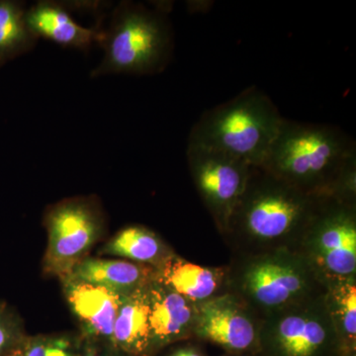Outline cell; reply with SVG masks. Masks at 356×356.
<instances>
[{
    "label": "cell",
    "instance_id": "obj_1",
    "mask_svg": "<svg viewBox=\"0 0 356 356\" xmlns=\"http://www.w3.org/2000/svg\"><path fill=\"white\" fill-rule=\"evenodd\" d=\"M355 142L336 126L283 119L261 166L267 173L312 197H324Z\"/></svg>",
    "mask_w": 356,
    "mask_h": 356
},
{
    "label": "cell",
    "instance_id": "obj_8",
    "mask_svg": "<svg viewBox=\"0 0 356 356\" xmlns=\"http://www.w3.org/2000/svg\"><path fill=\"white\" fill-rule=\"evenodd\" d=\"M243 288L266 309H283L305 295L308 271L297 259L276 254L252 261L243 274Z\"/></svg>",
    "mask_w": 356,
    "mask_h": 356
},
{
    "label": "cell",
    "instance_id": "obj_16",
    "mask_svg": "<svg viewBox=\"0 0 356 356\" xmlns=\"http://www.w3.org/2000/svg\"><path fill=\"white\" fill-rule=\"evenodd\" d=\"M154 280L181 295L188 301H200L212 296L221 284L222 273L170 257L156 268Z\"/></svg>",
    "mask_w": 356,
    "mask_h": 356
},
{
    "label": "cell",
    "instance_id": "obj_7",
    "mask_svg": "<svg viewBox=\"0 0 356 356\" xmlns=\"http://www.w3.org/2000/svg\"><path fill=\"white\" fill-rule=\"evenodd\" d=\"M186 156L204 202L219 224L229 227L247 189L252 166L212 149L189 145Z\"/></svg>",
    "mask_w": 356,
    "mask_h": 356
},
{
    "label": "cell",
    "instance_id": "obj_13",
    "mask_svg": "<svg viewBox=\"0 0 356 356\" xmlns=\"http://www.w3.org/2000/svg\"><path fill=\"white\" fill-rule=\"evenodd\" d=\"M156 268L121 259L86 257L69 276L74 280L127 295L147 286L154 280Z\"/></svg>",
    "mask_w": 356,
    "mask_h": 356
},
{
    "label": "cell",
    "instance_id": "obj_24",
    "mask_svg": "<svg viewBox=\"0 0 356 356\" xmlns=\"http://www.w3.org/2000/svg\"><path fill=\"white\" fill-rule=\"evenodd\" d=\"M7 356H24L22 353V350L20 348H18V350L13 351V353H9Z\"/></svg>",
    "mask_w": 356,
    "mask_h": 356
},
{
    "label": "cell",
    "instance_id": "obj_4",
    "mask_svg": "<svg viewBox=\"0 0 356 356\" xmlns=\"http://www.w3.org/2000/svg\"><path fill=\"white\" fill-rule=\"evenodd\" d=\"M318 199L297 191L261 168H252L247 189L229 227L235 224L259 240H276L305 228Z\"/></svg>",
    "mask_w": 356,
    "mask_h": 356
},
{
    "label": "cell",
    "instance_id": "obj_14",
    "mask_svg": "<svg viewBox=\"0 0 356 356\" xmlns=\"http://www.w3.org/2000/svg\"><path fill=\"white\" fill-rule=\"evenodd\" d=\"M149 285L124 298L115 321L112 348L127 355H145L153 348Z\"/></svg>",
    "mask_w": 356,
    "mask_h": 356
},
{
    "label": "cell",
    "instance_id": "obj_5",
    "mask_svg": "<svg viewBox=\"0 0 356 356\" xmlns=\"http://www.w3.org/2000/svg\"><path fill=\"white\" fill-rule=\"evenodd\" d=\"M48 245L43 259L44 273L60 280L88 257L102 235L103 216L92 199L70 198L51 206L44 216Z\"/></svg>",
    "mask_w": 356,
    "mask_h": 356
},
{
    "label": "cell",
    "instance_id": "obj_9",
    "mask_svg": "<svg viewBox=\"0 0 356 356\" xmlns=\"http://www.w3.org/2000/svg\"><path fill=\"white\" fill-rule=\"evenodd\" d=\"M60 281L67 304L81 324L84 341L111 346L115 321L125 295L74 278Z\"/></svg>",
    "mask_w": 356,
    "mask_h": 356
},
{
    "label": "cell",
    "instance_id": "obj_3",
    "mask_svg": "<svg viewBox=\"0 0 356 356\" xmlns=\"http://www.w3.org/2000/svg\"><path fill=\"white\" fill-rule=\"evenodd\" d=\"M103 32L100 44L104 56L90 77L158 74L172 58V26L161 11L132 1L120 2Z\"/></svg>",
    "mask_w": 356,
    "mask_h": 356
},
{
    "label": "cell",
    "instance_id": "obj_19",
    "mask_svg": "<svg viewBox=\"0 0 356 356\" xmlns=\"http://www.w3.org/2000/svg\"><path fill=\"white\" fill-rule=\"evenodd\" d=\"M21 350L24 356H81V346L64 337H27Z\"/></svg>",
    "mask_w": 356,
    "mask_h": 356
},
{
    "label": "cell",
    "instance_id": "obj_17",
    "mask_svg": "<svg viewBox=\"0 0 356 356\" xmlns=\"http://www.w3.org/2000/svg\"><path fill=\"white\" fill-rule=\"evenodd\" d=\"M100 254L123 257L129 261L159 267L170 257L158 236L144 227L121 229L100 250Z\"/></svg>",
    "mask_w": 356,
    "mask_h": 356
},
{
    "label": "cell",
    "instance_id": "obj_21",
    "mask_svg": "<svg viewBox=\"0 0 356 356\" xmlns=\"http://www.w3.org/2000/svg\"><path fill=\"white\" fill-rule=\"evenodd\" d=\"M337 314L343 334L355 341L356 336V288L346 284L337 295Z\"/></svg>",
    "mask_w": 356,
    "mask_h": 356
},
{
    "label": "cell",
    "instance_id": "obj_6",
    "mask_svg": "<svg viewBox=\"0 0 356 356\" xmlns=\"http://www.w3.org/2000/svg\"><path fill=\"white\" fill-rule=\"evenodd\" d=\"M305 228L314 257L325 273L341 278L355 275V206L331 198H318L316 209Z\"/></svg>",
    "mask_w": 356,
    "mask_h": 356
},
{
    "label": "cell",
    "instance_id": "obj_22",
    "mask_svg": "<svg viewBox=\"0 0 356 356\" xmlns=\"http://www.w3.org/2000/svg\"><path fill=\"white\" fill-rule=\"evenodd\" d=\"M81 356H129L121 351L115 350L111 346H105L86 341L81 346Z\"/></svg>",
    "mask_w": 356,
    "mask_h": 356
},
{
    "label": "cell",
    "instance_id": "obj_23",
    "mask_svg": "<svg viewBox=\"0 0 356 356\" xmlns=\"http://www.w3.org/2000/svg\"><path fill=\"white\" fill-rule=\"evenodd\" d=\"M172 356H200L195 351L188 350H178L177 353H173Z\"/></svg>",
    "mask_w": 356,
    "mask_h": 356
},
{
    "label": "cell",
    "instance_id": "obj_12",
    "mask_svg": "<svg viewBox=\"0 0 356 356\" xmlns=\"http://www.w3.org/2000/svg\"><path fill=\"white\" fill-rule=\"evenodd\" d=\"M201 337L232 350H245L254 343L255 327L242 307L226 298L204 304L197 317Z\"/></svg>",
    "mask_w": 356,
    "mask_h": 356
},
{
    "label": "cell",
    "instance_id": "obj_2",
    "mask_svg": "<svg viewBox=\"0 0 356 356\" xmlns=\"http://www.w3.org/2000/svg\"><path fill=\"white\" fill-rule=\"evenodd\" d=\"M283 119L271 98L252 86L204 112L191 129L187 145L261 168Z\"/></svg>",
    "mask_w": 356,
    "mask_h": 356
},
{
    "label": "cell",
    "instance_id": "obj_15",
    "mask_svg": "<svg viewBox=\"0 0 356 356\" xmlns=\"http://www.w3.org/2000/svg\"><path fill=\"white\" fill-rule=\"evenodd\" d=\"M149 296L153 346L179 339L193 320L188 300L156 280L149 283Z\"/></svg>",
    "mask_w": 356,
    "mask_h": 356
},
{
    "label": "cell",
    "instance_id": "obj_20",
    "mask_svg": "<svg viewBox=\"0 0 356 356\" xmlns=\"http://www.w3.org/2000/svg\"><path fill=\"white\" fill-rule=\"evenodd\" d=\"M26 337L19 316L7 304L0 302V356H7L20 348Z\"/></svg>",
    "mask_w": 356,
    "mask_h": 356
},
{
    "label": "cell",
    "instance_id": "obj_18",
    "mask_svg": "<svg viewBox=\"0 0 356 356\" xmlns=\"http://www.w3.org/2000/svg\"><path fill=\"white\" fill-rule=\"evenodd\" d=\"M18 2L0 1V63L33 50L38 38L30 31Z\"/></svg>",
    "mask_w": 356,
    "mask_h": 356
},
{
    "label": "cell",
    "instance_id": "obj_11",
    "mask_svg": "<svg viewBox=\"0 0 356 356\" xmlns=\"http://www.w3.org/2000/svg\"><path fill=\"white\" fill-rule=\"evenodd\" d=\"M25 20L35 37L65 48L88 51L93 44H102L104 35L100 28L79 24L65 6L58 2H37L26 10Z\"/></svg>",
    "mask_w": 356,
    "mask_h": 356
},
{
    "label": "cell",
    "instance_id": "obj_10",
    "mask_svg": "<svg viewBox=\"0 0 356 356\" xmlns=\"http://www.w3.org/2000/svg\"><path fill=\"white\" fill-rule=\"evenodd\" d=\"M273 322L269 339L280 356H318L334 336L331 316L315 309L290 310Z\"/></svg>",
    "mask_w": 356,
    "mask_h": 356
}]
</instances>
